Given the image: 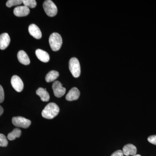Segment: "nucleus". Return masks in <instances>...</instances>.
Instances as JSON below:
<instances>
[{
    "label": "nucleus",
    "instance_id": "f257e3e1",
    "mask_svg": "<svg viewBox=\"0 0 156 156\" xmlns=\"http://www.w3.org/2000/svg\"><path fill=\"white\" fill-rule=\"evenodd\" d=\"M59 108L56 103L51 102L46 105L42 112V116L48 119H51L58 115Z\"/></svg>",
    "mask_w": 156,
    "mask_h": 156
},
{
    "label": "nucleus",
    "instance_id": "f03ea898",
    "mask_svg": "<svg viewBox=\"0 0 156 156\" xmlns=\"http://www.w3.org/2000/svg\"><path fill=\"white\" fill-rule=\"evenodd\" d=\"M49 44L51 49L54 51H57L61 48L62 44V38L59 34L53 33L49 37Z\"/></svg>",
    "mask_w": 156,
    "mask_h": 156
},
{
    "label": "nucleus",
    "instance_id": "7ed1b4c3",
    "mask_svg": "<svg viewBox=\"0 0 156 156\" xmlns=\"http://www.w3.org/2000/svg\"><path fill=\"white\" fill-rule=\"evenodd\" d=\"M69 69L73 76L78 78L80 75L81 68L77 58L73 57L69 61Z\"/></svg>",
    "mask_w": 156,
    "mask_h": 156
},
{
    "label": "nucleus",
    "instance_id": "20e7f679",
    "mask_svg": "<svg viewBox=\"0 0 156 156\" xmlns=\"http://www.w3.org/2000/svg\"><path fill=\"white\" fill-rule=\"evenodd\" d=\"M43 8L45 13L49 17H54L57 14L58 11L57 7L52 1H45L43 4Z\"/></svg>",
    "mask_w": 156,
    "mask_h": 156
},
{
    "label": "nucleus",
    "instance_id": "39448f33",
    "mask_svg": "<svg viewBox=\"0 0 156 156\" xmlns=\"http://www.w3.org/2000/svg\"><path fill=\"white\" fill-rule=\"evenodd\" d=\"M12 122L14 126L19 128H27L31 125L30 120L20 116L13 117Z\"/></svg>",
    "mask_w": 156,
    "mask_h": 156
},
{
    "label": "nucleus",
    "instance_id": "423d86ee",
    "mask_svg": "<svg viewBox=\"0 0 156 156\" xmlns=\"http://www.w3.org/2000/svg\"><path fill=\"white\" fill-rule=\"evenodd\" d=\"M53 93L56 97L60 98L63 96L66 92V89L62 87V85L59 81L54 82L52 86Z\"/></svg>",
    "mask_w": 156,
    "mask_h": 156
},
{
    "label": "nucleus",
    "instance_id": "0eeeda50",
    "mask_svg": "<svg viewBox=\"0 0 156 156\" xmlns=\"http://www.w3.org/2000/svg\"><path fill=\"white\" fill-rule=\"evenodd\" d=\"M11 84L12 87L17 92H21L23 90V82L21 79L18 76L14 75L12 76L11 79Z\"/></svg>",
    "mask_w": 156,
    "mask_h": 156
},
{
    "label": "nucleus",
    "instance_id": "6e6552de",
    "mask_svg": "<svg viewBox=\"0 0 156 156\" xmlns=\"http://www.w3.org/2000/svg\"><path fill=\"white\" fill-rule=\"evenodd\" d=\"M30 11L29 9L26 6H17L14 9V14L17 17H25L28 15Z\"/></svg>",
    "mask_w": 156,
    "mask_h": 156
},
{
    "label": "nucleus",
    "instance_id": "1a4fd4ad",
    "mask_svg": "<svg viewBox=\"0 0 156 156\" xmlns=\"http://www.w3.org/2000/svg\"><path fill=\"white\" fill-rule=\"evenodd\" d=\"M30 34L37 39H40L42 37V33L41 30L36 24H32L29 26L28 28Z\"/></svg>",
    "mask_w": 156,
    "mask_h": 156
},
{
    "label": "nucleus",
    "instance_id": "9d476101",
    "mask_svg": "<svg viewBox=\"0 0 156 156\" xmlns=\"http://www.w3.org/2000/svg\"><path fill=\"white\" fill-rule=\"evenodd\" d=\"M80 91L76 87H74L71 89L68 94L66 95V99L69 101H73L77 100L80 96Z\"/></svg>",
    "mask_w": 156,
    "mask_h": 156
},
{
    "label": "nucleus",
    "instance_id": "9b49d317",
    "mask_svg": "<svg viewBox=\"0 0 156 156\" xmlns=\"http://www.w3.org/2000/svg\"><path fill=\"white\" fill-rule=\"evenodd\" d=\"M11 41L9 34L3 33L0 35V49L5 50L9 46Z\"/></svg>",
    "mask_w": 156,
    "mask_h": 156
},
{
    "label": "nucleus",
    "instance_id": "f8f14e48",
    "mask_svg": "<svg viewBox=\"0 0 156 156\" xmlns=\"http://www.w3.org/2000/svg\"><path fill=\"white\" fill-rule=\"evenodd\" d=\"M17 58L20 63L25 65H28L30 63L29 57L23 50H20L17 53Z\"/></svg>",
    "mask_w": 156,
    "mask_h": 156
},
{
    "label": "nucleus",
    "instance_id": "ddd939ff",
    "mask_svg": "<svg viewBox=\"0 0 156 156\" xmlns=\"http://www.w3.org/2000/svg\"><path fill=\"white\" fill-rule=\"evenodd\" d=\"M122 152L126 156H134L136 154V148L133 144H128L123 147Z\"/></svg>",
    "mask_w": 156,
    "mask_h": 156
},
{
    "label": "nucleus",
    "instance_id": "4468645a",
    "mask_svg": "<svg viewBox=\"0 0 156 156\" xmlns=\"http://www.w3.org/2000/svg\"><path fill=\"white\" fill-rule=\"evenodd\" d=\"M36 55L40 61L47 62L50 60V56L48 53L41 49H37L36 51Z\"/></svg>",
    "mask_w": 156,
    "mask_h": 156
},
{
    "label": "nucleus",
    "instance_id": "2eb2a0df",
    "mask_svg": "<svg viewBox=\"0 0 156 156\" xmlns=\"http://www.w3.org/2000/svg\"><path fill=\"white\" fill-rule=\"evenodd\" d=\"M37 95H38L41 98V100L43 101H49L50 100V95L49 93L47 92L46 89H44L43 88H39L36 91Z\"/></svg>",
    "mask_w": 156,
    "mask_h": 156
},
{
    "label": "nucleus",
    "instance_id": "dca6fc26",
    "mask_svg": "<svg viewBox=\"0 0 156 156\" xmlns=\"http://www.w3.org/2000/svg\"><path fill=\"white\" fill-rule=\"evenodd\" d=\"M59 76V73L56 71L52 70L47 74L45 77V80L48 83L55 81Z\"/></svg>",
    "mask_w": 156,
    "mask_h": 156
},
{
    "label": "nucleus",
    "instance_id": "f3484780",
    "mask_svg": "<svg viewBox=\"0 0 156 156\" xmlns=\"http://www.w3.org/2000/svg\"><path fill=\"white\" fill-rule=\"evenodd\" d=\"M21 131L18 128H15L12 132L9 133L8 135V139L10 140H14L16 138H18L20 136Z\"/></svg>",
    "mask_w": 156,
    "mask_h": 156
},
{
    "label": "nucleus",
    "instance_id": "a211bd4d",
    "mask_svg": "<svg viewBox=\"0 0 156 156\" xmlns=\"http://www.w3.org/2000/svg\"><path fill=\"white\" fill-rule=\"evenodd\" d=\"M22 1L24 6L28 8L33 9L35 8L37 5V2L35 0H23Z\"/></svg>",
    "mask_w": 156,
    "mask_h": 156
},
{
    "label": "nucleus",
    "instance_id": "6ab92c4d",
    "mask_svg": "<svg viewBox=\"0 0 156 156\" xmlns=\"http://www.w3.org/2000/svg\"><path fill=\"white\" fill-rule=\"evenodd\" d=\"M23 3L21 0H9L6 3V6L9 8H11L12 6L18 5Z\"/></svg>",
    "mask_w": 156,
    "mask_h": 156
},
{
    "label": "nucleus",
    "instance_id": "aec40b11",
    "mask_svg": "<svg viewBox=\"0 0 156 156\" xmlns=\"http://www.w3.org/2000/svg\"><path fill=\"white\" fill-rule=\"evenodd\" d=\"M8 144V141L5 136L3 134H0V147H5Z\"/></svg>",
    "mask_w": 156,
    "mask_h": 156
},
{
    "label": "nucleus",
    "instance_id": "412c9836",
    "mask_svg": "<svg viewBox=\"0 0 156 156\" xmlns=\"http://www.w3.org/2000/svg\"><path fill=\"white\" fill-rule=\"evenodd\" d=\"M5 99V93L3 87L0 85V103H2Z\"/></svg>",
    "mask_w": 156,
    "mask_h": 156
},
{
    "label": "nucleus",
    "instance_id": "4be33fe9",
    "mask_svg": "<svg viewBox=\"0 0 156 156\" xmlns=\"http://www.w3.org/2000/svg\"><path fill=\"white\" fill-rule=\"evenodd\" d=\"M147 140L151 143L156 145V135H152L149 136L148 137Z\"/></svg>",
    "mask_w": 156,
    "mask_h": 156
},
{
    "label": "nucleus",
    "instance_id": "5701e85b",
    "mask_svg": "<svg viewBox=\"0 0 156 156\" xmlns=\"http://www.w3.org/2000/svg\"><path fill=\"white\" fill-rule=\"evenodd\" d=\"M111 156H124V154L122 151L118 150L114 152Z\"/></svg>",
    "mask_w": 156,
    "mask_h": 156
},
{
    "label": "nucleus",
    "instance_id": "b1692460",
    "mask_svg": "<svg viewBox=\"0 0 156 156\" xmlns=\"http://www.w3.org/2000/svg\"><path fill=\"white\" fill-rule=\"evenodd\" d=\"M3 112H4V109H3L2 107L0 105V116L2 115Z\"/></svg>",
    "mask_w": 156,
    "mask_h": 156
},
{
    "label": "nucleus",
    "instance_id": "393cba45",
    "mask_svg": "<svg viewBox=\"0 0 156 156\" xmlns=\"http://www.w3.org/2000/svg\"><path fill=\"white\" fill-rule=\"evenodd\" d=\"M133 156H140V155H139V154H136V155H135Z\"/></svg>",
    "mask_w": 156,
    "mask_h": 156
}]
</instances>
